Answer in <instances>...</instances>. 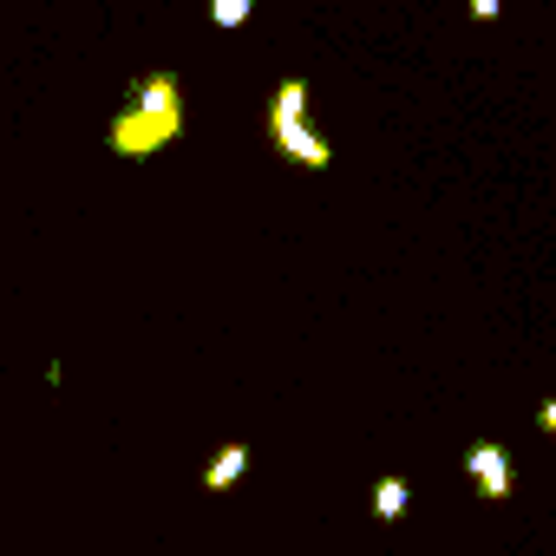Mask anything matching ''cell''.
Masks as SVG:
<instances>
[{
  "mask_svg": "<svg viewBox=\"0 0 556 556\" xmlns=\"http://www.w3.org/2000/svg\"><path fill=\"white\" fill-rule=\"evenodd\" d=\"M177 131H184V86H177V73H144V79H131V99L112 118L105 144H112V157H157Z\"/></svg>",
  "mask_w": 556,
  "mask_h": 556,
  "instance_id": "cell-1",
  "label": "cell"
},
{
  "mask_svg": "<svg viewBox=\"0 0 556 556\" xmlns=\"http://www.w3.org/2000/svg\"><path fill=\"white\" fill-rule=\"evenodd\" d=\"M406 504H413V484H406V478H380V484H374V517H380V523H400Z\"/></svg>",
  "mask_w": 556,
  "mask_h": 556,
  "instance_id": "cell-5",
  "label": "cell"
},
{
  "mask_svg": "<svg viewBox=\"0 0 556 556\" xmlns=\"http://www.w3.org/2000/svg\"><path fill=\"white\" fill-rule=\"evenodd\" d=\"M268 144L282 151L289 164H302V170H328L334 164V144L308 125V79H282V86H275V99H268Z\"/></svg>",
  "mask_w": 556,
  "mask_h": 556,
  "instance_id": "cell-2",
  "label": "cell"
},
{
  "mask_svg": "<svg viewBox=\"0 0 556 556\" xmlns=\"http://www.w3.org/2000/svg\"><path fill=\"white\" fill-rule=\"evenodd\" d=\"M465 471H471V484H478L484 504H504V497H510V458H504V445L478 439V445L465 452Z\"/></svg>",
  "mask_w": 556,
  "mask_h": 556,
  "instance_id": "cell-3",
  "label": "cell"
},
{
  "mask_svg": "<svg viewBox=\"0 0 556 556\" xmlns=\"http://www.w3.org/2000/svg\"><path fill=\"white\" fill-rule=\"evenodd\" d=\"M465 14H471V21H497V14H504V0H465Z\"/></svg>",
  "mask_w": 556,
  "mask_h": 556,
  "instance_id": "cell-7",
  "label": "cell"
},
{
  "mask_svg": "<svg viewBox=\"0 0 556 556\" xmlns=\"http://www.w3.org/2000/svg\"><path fill=\"white\" fill-rule=\"evenodd\" d=\"M536 426H543V432H556V400H543V406H536Z\"/></svg>",
  "mask_w": 556,
  "mask_h": 556,
  "instance_id": "cell-8",
  "label": "cell"
},
{
  "mask_svg": "<svg viewBox=\"0 0 556 556\" xmlns=\"http://www.w3.org/2000/svg\"><path fill=\"white\" fill-rule=\"evenodd\" d=\"M249 471V445H223L210 465H203V491H236Z\"/></svg>",
  "mask_w": 556,
  "mask_h": 556,
  "instance_id": "cell-4",
  "label": "cell"
},
{
  "mask_svg": "<svg viewBox=\"0 0 556 556\" xmlns=\"http://www.w3.org/2000/svg\"><path fill=\"white\" fill-rule=\"evenodd\" d=\"M249 14H255V0H210V27L216 34H236Z\"/></svg>",
  "mask_w": 556,
  "mask_h": 556,
  "instance_id": "cell-6",
  "label": "cell"
}]
</instances>
